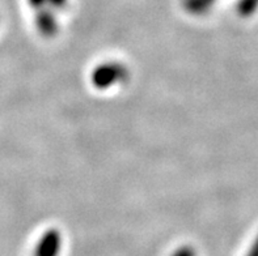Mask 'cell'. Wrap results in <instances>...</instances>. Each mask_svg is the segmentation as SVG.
Listing matches in <instances>:
<instances>
[{"label":"cell","instance_id":"1","mask_svg":"<svg viewBox=\"0 0 258 256\" xmlns=\"http://www.w3.org/2000/svg\"><path fill=\"white\" fill-rule=\"evenodd\" d=\"M59 250V237L55 233L47 234L36 250V256H56Z\"/></svg>","mask_w":258,"mask_h":256},{"label":"cell","instance_id":"2","mask_svg":"<svg viewBox=\"0 0 258 256\" xmlns=\"http://www.w3.org/2000/svg\"><path fill=\"white\" fill-rule=\"evenodd\" d=\"M173 256H196V253H194V251L191 250V248H189V247H183V248L177 251Z\"/></svg>","mask_w":258,"mask_h":256},{"label":"cell","instance_id":"3","mask_svg":"<svg viewBox=\"0 0 258 256\" xmlns=\"http://www.w3.org/2000/svg\"><path fill=\"white\" fill-rule=\"evenodd\" d=\"M246 256H258V237H257V239L254 240L253 246L250 247V250H249L248 255Z\"/></svg>","mask_w":258,"mask_h":256}]
</instances>
